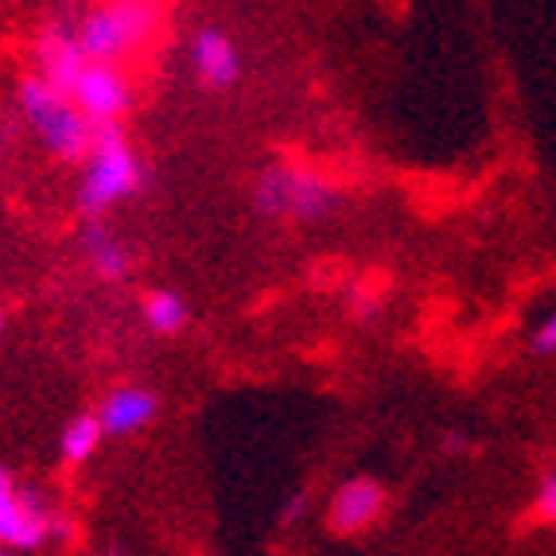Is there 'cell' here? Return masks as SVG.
I'll return each mask as SVG.
<instances>
[{
	"instance_id": "obj_2",
	"label": "cell",
	"mask_w": 556,
	"mask_h": 556,
	"mask_svg": "<svg viewBox=\"0 0 556 556\" xmlns=\"http://www.w3.org/2000/svg\"><path fill=\"white\" fill-rule=\"evenodd\" d=\"M16 110L43 152L59 164H83L93 144V121L75 105V98L43 75H24L16 83Z\"/></svg>"
},
{
	"instance_id": "obj_13",
	"label": "cell",
	"mask_w": 556,
	"mask_h": 556,
	"mask_svg": "<svg viewBox=\"0 0 556 556\" xmlns=\"http://www.w3.org/2000/svg\"><path fill=\"white\" fill-rule=\"evenodd\" d=\"M102 440H105V432H102V425H98V417H93V413H78V417L66 420L63 432H59V464L86 467L93 455H98Z\"/></svg>"
},
{
	"instance_id": "obj_4",
	"label": "cell",
	"mask_w": 556,
	"mask_h": 556,
	"mask_svg": "<svg viewBox=\"0 0 556 556\" xmlns=\"http://www.w3.org/2000/svg\"><path fill=\"white\" fill-rule=\"evenodd\" d=\"M250 203L269 223L319 226L343 206V187L319 176V172H307V167L273 164L265 172H257Z\"/></svg>"
},
{
	"instance_id": "obj_10",
	"label": "cell",
	"mask_w": 556,
	"mask_h": 556,
	"mask_svg": "<svg viewBox=\"0 0 556 556\" xmlns=\"http://www.w3.org/2000/svg\"><path fill=\"white\" fill-rule=\"evenodd\" d=\"M31 55H36V75H43L59 90H66V86L75 83V75L86 66V51L78 43V31L66 20H51V24L39 28Z\"/></svg>"
},
{
	"instance_id": "obj_8",
	"label": "cell",
	"mask_w": 556,
	"mask_h": 556,
	"mask_svg": "<svg viewBox=\"0 0 556 556\" xmlns=\"http://www.w3.org/2000/svg\"><path fill=\"white\" fill-rule=\"evenodd\" d=\"M386 514V486L378 479H346L327 502V526L334 538H358Z\"/></svg>"
},
{
	"instance_id": "obj_17",
	"label": "cell",
	"mask_w": 556,
	"mask_h": 556,
	"mask_svg": "<svg viewBox=\"0 0 556 556\" xmlns=\"http://www.w3.org/2000/svg\"><path fill=\"white\" fill-rule=\"evenodd\" d=\"M444 447L447 452H471V437H464V432H444Z\"/></svg>"
},
{
	"instance_id": "obj_11",
	"label": "cell",
	"mask_w": 556,
	"mask_h": 556,
	"mask_svg": "<svg viewBox=\"0 0 556 556\" xmlns=\"http://www.w3.org/2000/svg\"><path fill=\"white\" fill-rule=\"evenodd\" d=\"M83 257H86V265H90V273L102 280V285H125V280H129V273H132L129 245H125V241H121L110 226H102V218L86 226Z\"/></svg>"
},
{
	"instance_id": "obj_1",
	"label": "cell",
	"mask_w": 556,
	"mask_h": 556,
	"mask_svg": "<svg viewBox=\"0 0 556 556\" xmlns=\"http://www.w3.org/2000/svg\"><path fill=\"white\" fill-rule=\"evenodd\" d=\"M149 184V167L132 149V140L125 137L121 121L113 125H98L93 129V144L83 160V179H78L75 206L86 223H98L121 203H129L144 191Z\"/></svg>"
},
{
	"instance_id": "obj_16",
	"label": "cell",
	"mask_w": 556,
	"mask_h": 556,
	"mask_svg": "<svg viewBox=\"0 0 556 556\" xmlns=\"http://www.w3.org/2000/svg\"><path fill=\"white\" fill-rule=\"evenodd\" d=\"M351 307H354V316H358L362 324H366V319H370L374 312H378V296H374L370 288H358V292H354V300H351Z\"/></svg>"
},
{
	"instance_id": "obj_6",
	"label": "cell",
	"mask_w": 556,
	"mask_h": 556,
	"mask_svg": "<svg viewBox=\"0 0 556 556\" xmlns=\"http://www.w3.org/2000/svg\"><path fill=\"white\" fill-rule=\"evenodd\" d=\"M66 93L93 121V129L125 121L137 105V90H132V78L125 75V66L98 63V59H86V66L75 75V83L66 86Z\"/></svg>"
},
{
	"instance_id": "obj_15",
	"label": "cell",
	"mask_w": 556,
	"mask_h": 556,
	"mask_svg": "<svg viewBox=\"0 0 556 556\" xmlns=\"http://www.w3.org/2000/svg\"><path fill=\"white\" fill-rule=\"evenodd\" d=\"M533 510H538L541 521H548V526L556 529V471L548 475L545 482H541V491H538V502H533Z\"/></svg>"
},
{
	"instance_id": "obj_19",
	"label": "cell",
	"mask_w": 556,
	"mask_h": 556,
	"mask_svg": "<svg viewBox=\"0 0 556 556\" xmlns=\"http://www.w3.org/2000/svg\"><path fill=\"white\" fill-rule=\"evenodd\" d=\"M4 327H9V319H4V312H0V339H4Z\"/></svg>"
},
{
	"instance_id": "obj_18",
	"label": "cell",
	"mask_w": 556,
	"mask_h": 556,
	"mask_svg": "<svg viewBox=\"0 0 556 556\" xmlns=\"http://www.w3.org/2000/svg\"><path fill=\"white\" fill-rule=\"evenodd\" d=\"M304 502H307V494H304V491L292 494V498H288V510L280 514V518H285V526H288V521H296L300 514H304Z\"/></svg>"
},
{
	"instance_id": "obj_9",
	"label": "cell",
	"mask_w": 556,
	"mask_h": 556,
	"mask_svg": "<svg viewBox=\"0 0 556 556\" xmlns=\"http://www.w3.org/2000/svg\"><path fill=\"white\" fill-rule=\"evenodd\" d=\"M93 417L102 425L105 437L113 440H129L140 437L152 420L160 417V397L149 390V386H117L102 397V405L93 408Z\"/></svg>"
},
{
	"instance_id": "obj_14",
	"label": "cell",
	"mask_w": 556,
	"mask_h": 556,
	"mask_svg": "<svg viewBox=\"0 0 556 556\" xmlns=\"http://www.w3.org/2000/svg\"><path fill=\"white\" fill-rule=\"evenodd\" d=\"M529 351L538 354V358H553L556 354V307L529 331Z\"/></svg>"
},
{
	"instance_id": "obj_12",
	"label": "cell",
	"mask_w": 556,
	"mask_h": 556,
	"mask_svg": "<svg viewBox=\"0 0 556 556\" xmlns=\"http://www.w3.org/2000/svg\"><path fill=\"white\" fill-rule=\"evenodd\" d=\"M140 319H144V327H149L156 339H176V334H184L187 324H191V307H187V300L179 296V292H172V288H152L149 296L140 300Z\"/></svg>"
},
{
	"instance_id": "obj_5",
	"label": "cell",
	"mask_w": 556,
	"mask_h": 556,
	"mask_svg": "<svg viewBox=\"0 0 556 556\" xmlns=\"http://www.w3.org/2000/svg\"><path fill=\"white\" fill-rule=\"evenodd\" d=\"M63 533L55 506L31 486H20L16 475L0 467V548L4 553H36Z\"/></svg>"
},
{
	"instance_id": "obj_7",
	"label": "cell",
	"mask_w": 556,
	"mask_h": 556,
	"mask_svg": "<svg viewBox=\"0 0 556 556\" xmlns=\"http://www.w3.org/2000/svg\"><path fill=\"white\" fill-rule=\"evenodd\" d=\"M187 66H191V75L203 90L211 93H223V90H233L241 83V51L238 43L230 39L226 28H199L187 43Z\"/></svg>"
},
{
	"instance_id": "obj_3",
	"label": "cell",
	"mask_w": 556,
	"mask_h": 556,
	"mask_svg": "<svg viewBox=\"0 0 556 556\" xmlns=\"http://www.w3.org/2000/svg\"><path fill=\"white\" fill-rule=\"evenodd\" d=\"M86 59L98 63H129L144 55L164 31V4L160 0H102L75 24Z\"/></svg>"
}]
</instances>
